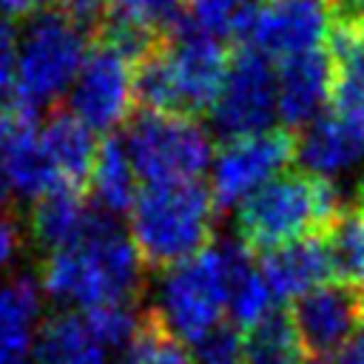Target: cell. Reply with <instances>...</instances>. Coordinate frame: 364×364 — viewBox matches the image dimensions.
Returning a JSON list of instances; mask_svg holds the SVG:
<instances>
[{
  "label": "cell",
  "instance_id": "19",
  "mask_svg": "<svg viewBox=\"0 0 364 364\" xmlns=\"http://www.w3.org/2000/svg\"><path fill=\"white\" fill-rule=\"evenodd\" d=\"M88 185H91L88 199L102 213L119 216V213L131 210V205L136 199V173H134V165L128 159L122 139L105 136L97 145Z\"/></svg>",
  "mask_w": 364,
  "mask_h": 364
},
{
  "label": "cell",
  "instance_id": "11",
  "mask_svg": "<svg viewBox=\"0 0 364 364\" xmlns=\"http://www.w3.org/2000/svg\"><path fill=\"white\" fill-rule=\"evenodd\" d=\"M134 108V65L111 46L94 40L68 88V114L91 131H114Z\"/></svg>",
  "mask_w": 364,
  "mask_h": 364
},
{
  "label": "cell",
  "instance_id": "18",
  "mask_svg": "<svg viewBox=\"0 0 364 364\" xmlns=\"http://www.w3.org/2000/svg\"><path fill=\"white\" fill-rule=\"evenodd\" d=\"M40 142L65 185H74V188L88 185L91 165L100 145L91 128H85L68 111H54L40 128Z\"/></svg>",
  "mask_w": 364,
  "mask_h": 364
},
{
  "label": "cell",
  "instance_id": "35",
  "mask_svg": "<svg viewBox=\"0 0 364 364\" xmlns=\"http://www.w3.org/2000/svg\"><path fill=\"white\" fill-rule=\"evenodd\" d=\"M0 364H28V353H17V350H0Z\"/></svg>",
  "mask_w": 364,
  "mask_h": 364
},
{
  "label": "cell",
  "instance_id": "26",
  "mask_svg": "<svg viewBox=\"0 0 364 364\" xmlns=\"http://www.w3.org/2000/svg\"><path fill=\"white\" fill-rule=\"evenodd\" d=\"M185 0H108V17L139 26L159 37H171L182 23Z\"/></svg>",
  "mask_w": 364,
  "mask_h": 364
},
{
  "label": "cell",
  "instance_id": "2",
  "mask_svg": "<svg viewBox=\"0 0 364 364\" xmlns=\"http://www.w3.org/2000/svg\"><path fill=\"white\" fill-rule=\"evenodd\" d=\"M128 213L131 242L148 270L165 273L202 253L213 239L216 208L199 179L142 185Z\"/></svg>",
  "mask_w": 364,
  "mask_h": 364
},
{
  "label": "cell",
  "instance_id": "4",
  "mask_svg": "<svg viewBox=\"0 0 364 364\" xmlns=\"http://www.w3.org/2000/svg\"><path fill=\"white\" fill-rule=\"evenodd\" d=\"M88 46L91 40L57 6L34 14L17 37L11 105L23 117L37 119L40 108L51 105L71 88Z\"/></svg>",
  "mask_w": 364,
  "mask_h": 364
},
{
  "label": "cell",
  "instance_id": "7",
  "mask_svg": "<svg viewBox=\"0 0 364 364\" xmlns=\"http://www.w3.org/2000/svg\"><path fill=\"white\" fill-rule=\"evenodd\" d=\"M210 128L225 139H245L273 131L279 117L276 68L270 57L253 48H236L228 63L225 82L210 105Z\"/></svg>",
  "mask_w": 364,
  "mask_h": 364
},
{
  "label": "cell",
  "instance_id": "27",
  "mask_svg": "<svg viewBox=\"0 0 364 364\" xmlns=\"http://www.w3.org/2000/svg\"><path fill=\"white\" fill-rule=\"evenodd\" d=\"M91 338L100 347H128L136 336L139 316L128 304H102L82 313Z\"/></svg>",
  "mask_w": 364,
  "mask_h": 364
},
{
  "label": "cell",
  "instance_id": "22",
  "mask_svg": "<svg viewBox=\"0 0 364 364\" xmlns=\"http://www.w3.org/2000/svg\"><path fill=\"white\" fill-rule=\"evenodd\" d=\"M40 313V284L28 276L0 282V350L28 353Z\"/></svg>",
  "mask_w": 364,
  "mask_h": 364
},
{
  "label": "cell",
  "instance_id": "24",
  "mask_svg": "<svg viewBox=\"0 0 364 364\" xmlns=\"http://www.w3.org/2000/svg\"><path fill=\"white\" fill-rule=\"evenodd\" d=\"M125 364H193L188 347L162 324L159 313L148 307L139 316L134 341L125 350Z\"/></svg>",
  "mask_w": 364,
  "mask_h": 364
},
{
  "label": "cell",
  "instance_id": "12",
  "mask_svg": "<svg viewBox=\"0 0 364 364\" xmlns=\"http://www.w3.org/2000/svg\"><path fill=\"white\" fill-rule=\"evenodd\" d=\"M165 57L173 74L179 114L199 117L202 111H210L228 74V46H222V40L179 26L165 43Z\"/></svg>",
  "mask_w": 364,
  "mask_h": 364
},
{
  "label": "cell",
  "instance_id": "17",
  "mask_svg": "<svg viewBox=\"0 0 364 364\" xmlns=\"http://www.w3.org/2000/svg\"><path fill=\"white\" fill-rule=\"evenodd\" d=\"M0 173H3L9 196L34 199V202L46 196L51 188L65 185L40 142V131L34 128V119L28 117H23L17 128L11 131L6 151H3Z\"/></svg>",
  "mask_w": 364,
  "mask_h": 364
},
{
  "label": "cell",
  "instance_id": "16",
  "mask_svg": "<svg viewBox=\"0 0 364 364\" xmlns=\"http://www.w3.org/2000/svg\"><path fill=\"white\" fill-rule=\"evenodd\" d=\"M361 159H364V139L333 111L321 114L307 128H301V136L296 139V162L301 165V171L327 182L330 176L350 171Z\"/></svg>",
  "mask_w": 364,
  "mask_h": 364
},
{
  "label": "cell",
  "instance_id": "25",
  "mask_svg": "<svg viewBox=\"0 0 364 364\" xmlns=\"http://www.w3.org/2000/svg\"><path fill=\"white\" fill-rule=\"evenodd\" d=\"M225 310L230 316V324H236L239 330H250L273 310V296L256 267H247L228 282Z\"/></svg>",
  "mask_w": 364,
  "mask_h": 364
},
{
  "label": "cell",
  "instance_id": "6",
  "mask_svg": "<svg viewBox=\"0 0 364 364\" xmlns=\"http://www.w3.org/2000/svg\"><path fill=\"white\" fill-rule=\"evenodd\" d=\"M225 264L219 259L216 245H208L193 259L165 270L159 284V304H154V310L182 344L193 347L219 321H225Z\"/></svg>",
  "mask_w": 364,
  "mask_h": 364
},
{
  "label": "cell",
  "instance_id": "3",
  "mask_svg": "<svg viewBox=\"0 0 364 364\" xmlns=\"http://www.w3.org/2000/svg\"><path fill=\"white\" fill-rule=\"evenodd\" d=\"M341 208L327 179L287 171L239 205L236 233L250 253H267L296 239L318 236Z\"/></svg>",
  "mask_w": 364,
  "mask_h": 364
},
{
  "label": "cell",
  "instance_id": "32",
  "mask_svg": "<svg viewBox=\"0 0 364 364\" xmlns=\"http://www.w3.org/2000/svg\"><path fill=\"white\" fill-rule=\"evenodd\" d=\"M23 119V114L14 108V105H0V162H3V151H6V142L11 136V131L17 128V122ZM31 119V117H28ZM9 199V191H6V182H3V173H0V205Z\"/></svg>",
  "mask_w": 364,
  "mask_h": 364
},
{
  "label": "cell",
  "instance_id": "1",
  "mask_svg": "<svg viewBox=\"0 0 364 364\" xmlns=\"http://www.w3.org/2000/svg\"><path fill=\"white\" fill-rule=\"evenodd\" d=\"M37 284L48 299L85 310L125 304L142 290V262L134 242L119 233L114 216L100 210L82 242L51 250L43 259Z\"/></svg>",
  "mask_w": 364,
  "mask_h": 364
},
{
  "label": "cell",
  "instance_id": "15",
  "mask_svg": "<svg viewBox=\"0 0 364 364\" xmlns=\"http://www.w3.org/2000/svg\"><path fill=\"white\" fill-rule=\"evenodd\" d=\"M100 208L91 205L88 193L74 185H57L34 202L31 210V236L40 247L63 250L88 236L97 222Z\"/></svg>",
  "mask_w": 364,
  "mask_h": 364
},
{
  "label": "cell",
  "instance_id": "31",
  "mask_svg": "<svg viewBox=\"0 0 364 364\" xmlns=\"http://www.w3.org/2000/svg\"><path fill=\"white\" fill-rule=\"evenodd\" d=\"M26 245V230L9 205H0V267L11 264Z\"/></svg>",
  "mask_w": 364,
  "mask_h": 364
},
{
  "label": "cell",
  "instance_id": "29",
  "mask_svg": "<svg viewBox=\"0 0 364 364\" xmlns=\"http://www.w3.org/2000/svg\"><path fill=\"white\" fill-rule=\"evenodd\" d=\"M330 102L333 114L364 139V71H338Z\"/></svg>",
  "mask_w": 364,
  "mask_h": 364
},
{
  "label": "cell",
  "instance_id": "30",
  "mask_svg": "<svg viewBox=\"0 0 364 364\" xmlns=\"http://www.w3.org/2000/svg\"><path fill=\"white\" fill-rule=\"evenodd\" d=\"M14 63H17V31L11 20L0 14V105L14 94Z\"/></svg>",
  "mask_w": 364,
  "mask_h": 364
},
{
  "label": "cell",
  "instance_id": "14",
  "mask_svg": "<svg viewBox=\"0 0 364 364\" xmlns=\"http://www.w3.org/2000/svg\"><path fill=\"white\" fill-rule=\"evenodd\" d=\"M259 273L276 299H299L310 293L313 287L324 284L330 270L327 247L321 233L318 236H304L290 245H282L276 250H267L259 256Z\"/></svg>",
  "mask_w": 364,
  "mask_h": 364
},
{
  "label": "cell",
  "instance_id": "9",
  "mask_svg": "<svg viewBox=\"0 0 364 364\" xmlns=\"http://www.w3.org/2000/svg\"><path fill=\"white\" fill-rule=\"evenodd\" d=\"M296 344L307 364H324L364 327V293L324 282L287 307Z\"/></svg>",
  "mask_w": 364,
  "mask_h": 364
},
{
  "label": "cell",
  "instance_id": "8",
  "mask_svg": "<svg viewBox=\"0 0 364 364\" xmlns=\"http://www.w3.org/2000/svg\"><path fill=\"white\" fill-rule=\"evenodd\" d=\"M296 159V136L287 128H273L256 136L225 142L213 154L210 199L216 210H228L253 196L262 185L284 173Z\"/></svg>",
  "mask_w": 364,
  "mask_h": 364
},
{
  "label": "cell",
  "instance_id": "33",
  "mask_svg": "<svg viewBox=\"0 0 364 364\" xmlns=\"http://www.w3.org/2000/svg\"><path fill=\"white\" fill-rule=\"evenodd\" d=\"M51 0H0V14L6 20H14V17H34L40 14L43 9H48Z\"/></svg>",
  "mask_w": 364,
  "mask_h": 364
},
{
  "label": "cell",
  "instance_id": "36",
  "mask_svg": "<svg viewBox=\"0 0 364 364\" xmlns=\"http://www.w3.org/2000/svg\"><path fill=\"white\" fill-rule=\"evenodd\" d=\"M358 210L364 213V182H361V188H358Z\"/></svg>",
  "mask_w": 364,
  "mask_h": 364
},
{
  "label": "cell",
  "instance_id": "34",
  "mask_svg": "<svg viewBox=\"0 0 364 364\" xmlns=\"http://www.w3.org/2000/svg\"><path fill=\"white\" fill-rule=\"evenodd\" d=\"M324 364H364V327L336 355H330Z\"/></svg>",
  "mask_w": 364,
  "mask_h": 364
},
{
  "label": "cell",
  "instance_id": "5",
  "mask_svg": "<svg viewBox=\"0 0 364 364\" xmlns=\"http://www.w3.org/2000/svg\"><path fill=\"white\" fill-rule=\"evenodd\" d=\"M122 142L136 179L145 185L193 182L213 159L205 125L188 114L136 111L125 122Z\"/></svg>",
  "mask_w": 364,
  "mask_h": 364
},
{
  "label": "cell",
  "instance_id": "21",
  "mask_svg": "<svg viewBox=\"0 0 364 364\" xmlns=\"http://www.w3.org/2000/svg\"><path fill=\"white\" fill-rule=\"evenodd\" d=\"M333 276L364 293V213L341 208L321 230Z\"/></svg>",
  "mask_w": 364,
  "mask_h": 364
},
{
  "label": "cell",
  "instance_id": "28",
  "mask_svg": "<svg viewBox=\"0 0 364 364\" xmlns=\"http://www.w3.org/2000/svg\"><path fill=\"white\" fill-rule=\"evenodd\" d=\"M193 364H245V336L236 324L219 321L191 347Z\"/></svg>",
  "mask_w": 364,
  "mask_h": 364
},
{
  "label": "cell",
  "instance_id": "10",
  "mask_svg": "<svg viewBox=\"0 0 364 364\" xmlns=\"http://www.w3.org/2000/svg\"><path fill=\"white\" fill-rule=\"evenodd\" d=\"M333 14L327 0H259L245 17L236 43L264 57H296L327 46Z\"/></svg>",
  "mask_w": 364,
  "mask_h": 364
},
{
  "label": "cell",
  "instance_id": "23",
  "mask_svg": "<svg viewBox=\"0 0 364 364\" xmlns=\"http://www.w3.org/2000/svg\"><path fill=\"white\" fill-rule=\"evenodd\" d=\"M245 364H307L296 344L287 310L273 307L245 333Z\"/></svg>",
  "mask_w": 364,
  "mask_h": 364
},
{
  "label": "cell",
  "instance_id": "13",
  "mask_svg": "<svg viewBox=\"0 0 364 364\" xmlns=\"http://www.w3.org/2000/svg\"><path fill=\"white\" fill-rule=\"evenodd\" d=\"M336 60L327 46L287 57L276 71V100L279 117L293 134L296 128H307L313 119L324 114L336 88Z\"/></svg>",
  "mask_w": 364,
  "mask_h": 364
},
{
  "label": "cell",
  "instance_id": "20",
  "mask_svg": "<svg viewBox=\"0 0 364 364\" xmlns=\"http://www.w3.org/2000/svg\"><path fill=\"white\" fill-rule=\"evenodd\" d=\"M34 364H105V353L91 338L85 318L63 310L40 324L34 336Z\"/></svg>",
  "mask_w": 364,
  "mask_h": 364
}]
</instances>
